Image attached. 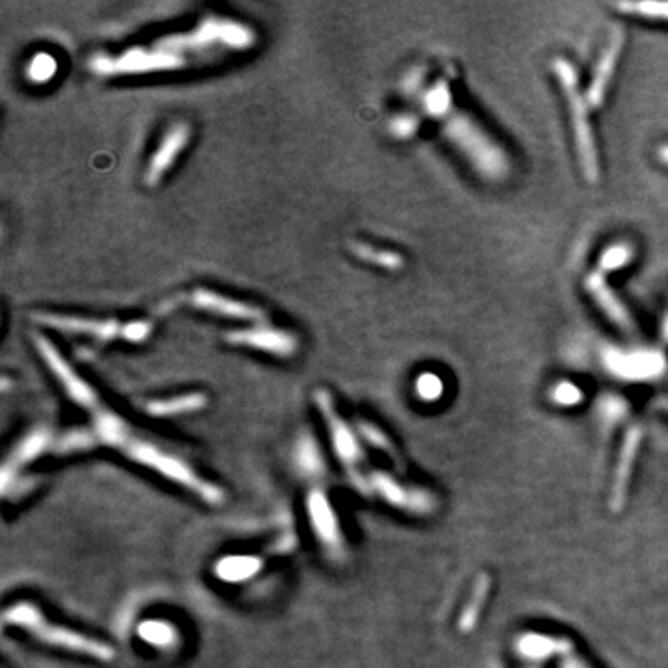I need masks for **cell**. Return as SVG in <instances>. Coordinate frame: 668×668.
Returning <instances> with one entry per match:
<instances>
[{
    "instance_id": "1",
    "label": "cell",
    "mask_w": 668,
    "mask_h": 668,
    "mask_svg": "<svg viewBox=\"0 0 668 668\" xmlns=\"http://www.w3.org/2000/svg\"><path fill=\"white\" fill-rule=\"evenodd\" d=\"M2 622L6 626H17L32 633L41 643L56 646L69 652H77L82 656L110 663L116 659V650L110 644L101 643L93 637L82 635L78 631L69 630L64 626H52L47 618L41 615L38 607L30 602H19L4 611Z\"/></svg>"
},
{
    "instance_id": "2",
    "label": "cell",
    "mask_w": 668,
    "mask_h": 668,
    "mask_svg": "<svg viewBox=\"0 0 668 668\" xmlns=\"http://www.w3.org/2000/svg\"><path fill=\"white\" fill-rule=\"evenodd\" d=\"M552 67L553 75L557 78L563 95L568 101L581 171L587 180L594 184L600 179V158H598V149H596L594 134H592L591 123H589V104L585 101V93L579 90L578 71L563 56H557L553 60Z\"/></svg>"
},
{
    "instance_id": "3",
    "label": "cell",
    "mask_w": 668,
    "mask_h": 668,
    "mask_svg": "<svg viewBox=\"0 0 668 668\" xmlns=\"http://www.w3.org/2000/svg\"><path fill=\"white\" fill-rule=\"evenodd\" d=\"M121 451L129 457L132 463L142 464L145 468L155 470L156 474H160L169 481L177 483L180 487L190 490L206 503H210L214 507L225 503V490L219 489L218 485L197 476L184 461L169 455L166 451L158 450L155 444H151V442L132 437Z\"/></svg>"
},
{
    "instance_id": "4",
    "label": "cell",
    "mask_w": 668,
    "mask_h": 668,
    "mask_svg": "<svg viewBox=\"0 0 668 668\" xmlns=\"http://www.w3.org/2000/svg\"><path fill=\"white\" fill-rule=\"evenodd\" d=\"M257 36L249 26L236 23L231 19H219V17H206L197 28H193L188 34L179 36H167L156 43L158 49L177 52L205 51L210 47H227L232 51H247L255 45Z\"/></svg>"
},
{
    "instance_id": "5",
    "label": "cell",
    "mask_w": 668,
    "mask_h": 668,
    "mask_svg": "<svg viewBox=\"0 0 668 668\" xmlns=\"http://www.w3.org/2000/svg\"><path fill=\"white\" fill-rule=\"evenodd\" d=\"M444 134L474 162V166L485 177H503L507 173V156L470 117L451 114L448 119H444Z\"/></svg>"
},
{
    "instance_id": "6",
    "label": "cell",
    "mask_w": 668,
    "mask_h": 668,
    "mask_svg": "<svg viewBox=\"0 0 668 668\" xmlns=\"http://www.w3.org/2000/svg\"><path fill=\"white\" fill-rule=\"evenodd\" d=\"M314 401L316 407L322 414L323 422L329 429V438L333 444V451L338 457V461L344 464L349 472V477L355 485V489L362 494H372L370 479L362 476L359 472V464L364 461V451L360 446V440L355 431L342 420V416L336 412L333 396L327 390H316L314 392Z\"/></svg>"
},
{
    "instance_id": "7",
    "label": "cell",
    "mask_w": 668,
    "mask_h": 668,
    "mask_svg": "<svg viewBox=\"0 0 668 668\" xmlns=\"http://www.w3.org/2000/svg\"><path fill=\"white\" fill-rule=\"evenodd\" d=\"M186 60L182 54L166 51V49H129L119 56L97 54L91 58V71L99 77H130V75H147L160 71L182 69Z\"/></svg>"
},
{
    "instance_id": "8",
    "label": "cell",
    "mask_w": 668,
    "mask_h": 668,
    "mask_svg": "<svg viewBox=\"0 0 668 668\" xmlns=\"http://www.w3.org/2000/svg\"><path fill=\"white\" fill-rule=\"evenodd\" d=\"M607 372L622 381H654L667 370L665 355L657 349H617L604 351Z\"/></svg>"
},
{
    "instance_id": "9",
    "label": "cell",
    "mask_w": 668,
    "mask_h": 668,
    "mask_svg": "<svg viewBox=\"0 0 668 668\" xmlns=\"http://www.w3.org/2000/svg\"><path fill=\"white\" fill-rule=\"evenodd\" d=\"M34 344L38 349L39 357L51 368L54 377L64 386L67 396L80 407H84L88 411H97L99 409L97 392L69 366V362L64 359V355L41 334H34Z\"/></svg>"
},
{
    "instance_id": "10",
    "label": "cell",
    "mask_w": 668,
    "mask_h": 668,
    "mask_svg": "<svg viewBox=\"0 0 668 668\" xmlns=\"http://www.w3.org/2000/svg\"><path fill=\"white\" fill-rule=\"evenodd\" d=\"M225 340L232 346L251 347L275 355L279 359H290L299 349V340L294 334L264 323L229 331L225 334Z\"/></svg>"
},
{
    "instance_id": "11",
    "label": "cell",
    "mask_w": 668,
    "mask_h": 668,
    "mask_svg": "<svg viewBox=\"0 0 668 668\" xmlns=\"http://www.w3.org/2000/svg\"><path fill=\"white\" fill-rule=\"evenodd\" d=\"M368 479L373 492H377L392 507H398L412 514H429L435 511L437 501L433 498V494L425 490L409 489L385 472H373Z\"/></svg>"
},
{
    "instance_id": "12",
    "label": "cell",
    "mask_w": 668,
    "mask_h": 668,
    "mask_svg": "<svg viewBox=\"0 0 668 668\" xmlns=\"http://www.w3.org/2000/svg\"><path fill=\"white\" fill-rule=\"evenodd\" d=\"M307 514H309L310 527L314 529V535L322 542L325 548L331 552H342L344 548V533L338 522V516L334 513L333 505L322 490H310L307 496Z\"/></svg>"
},
{
    "instance_id": "13",
    "label": "cell",
    "mask_w": 668,
    "mask_h": 668,
    "mask_svg": "<svg viewBox=\"0 0 668 668\" xmlns=\"http://www.w3.org/2000/svg\"><path fill=\"white\" fill-rule=\"evenodd\" d=\"M188 142H190V127L186 123H177L167 130L147 164V171H145L147 186L153 188L164 179V175L175 166V160L182 155Z\"/></svg>"
},
{
    "instance_id": "14",
    "label": "cell",
    "mask_w": 668,
    "mask_h": 668,
    "mask_svg": "<svg viewBox=\"0 0 668 668\" xmlns=\"http://www.w3.org/2000/svg\"><path fill=\"white\" fill-rule=\"evenodd\" d=\"M36 322L47 325L56 331H64L71 334H90L99 342H110L117 336H123V325L125 323L117 320H93V318H80V316H64V314H36Z\"/></svg>"
},
{
    "instance_id": "15",
    "label": "cell",
    "mask_w": 668,
    "mask_h": 668,
    "mask_svg": "<svg viewBox=\"0 0 668 668\" xmlns=\"http://www.w3.org/2000/svg\"><path fill=\"white\" fill-rule=\"evenodd\" d=\"M190 303L195 309L218 314L221 318L242 320V322H264V312L257 307L244 303V301H236L229 296H221L218 292H212L206 288L195 290L190 296Z\"/></svg>"
},
{
    "instance_id": "16",
    "label": "cell",
    "mask_w": 668,
    "mask_h": 668,
    "mask_svg": "<svg viewBox=\"0 0 668 668\" xmlns=\"http://www.w3.org/2000/svg\"><path fill=\"white\" fill-rule=\"evenodd\" d=\"M624 49V34L622 32H613V36L609 39L607 47H605L598 64H596V69L592 73L591 84L589 88L585 91V101L589 104V108L596 110L600 108L605 101V95H607V88L613 80V75H615V69H617L618 58H620V52Z\"/></svg>"
},
{
    "instance_id": "17",
    "label": "cell",
    "mask_w": 668,
    "mask_h": 668,
    "mask_svg": "<svg viewBox=\"0 0 668 668\" xmlns=\"http://www.w3.org/2000/svg\"><path fill=\"white\" fill-rule=\"evenodd\" d=\"M585 290L589 292V296L596 301V305L602 309L605 316L620 327L622 331L630 333L633 329V318H631L630 310L620 301L617 292L605 283L604 275L600 271H592L585 279Z\"/></svg>"
},
{
    "instance_id": "18",
    "label": "cell",
    "mask_w": 668,
    "mask_h": 668,
    "mask_svg": "<svg viewBox=\"0 0 668 668\" xmlns=\"http://www.w3.org/2000/svg\"><path fill=\"white\" fill-rule=\"evenodd\" d=\"M514 650L520 657L527 661H546L552 657L574 656V643L566 637H552L546 633H535L529 631L516 639Z\"/></svg>"
},
{
    "instance_id": "19",
    "label": "cell",
    "mask_w": 668,
    "mask_h": 668,
    "mask_svg": "<svg viewBox=\"0 0 668 668\" xmlns=\"http://www.w3.org/2000/svg\"><path fill=\"white\" fill-rule=\"evenodd\" d=\"M641 440H643V429L639 425H633L628 435L624 438L622 444V451H620V461L617 466V477H615V485H613V496H611V505L615 511H620L626 503V494H628V485H630L631 470H633V463L635 457L641 448Z\"/></svg>"
},
{
    "instance_id": "20",
    "label": "cell",
    "mask_w": 668,
    "mask_h": 668,
    "mask_svg": "<svg viewBox=\"0 0 668 668\" xmlns=\"http://www.w3.org/2000/svg\"><path fill=\"white\" fill-rule=\"evenodd\" d=\"M49 444H51V433L47 429H36L28 433L15 446V450L12 451V455L8 457V461L2 468V492L10 489V481L17 474V470L30 461H34L38 455L49 448Z\"/></svg>"
},
{
    "instance_id": "21",
    "label": "cell",
    "mask_w": 668,
    "mask_h": 668,
    "mask_svg": "<svg viewBox=\"0 0 668 668\" xmlns=\"http://www.w3.org/2000/svg\"><path fill=\"white\" fill-rule=\"evenodd\" d=\"M206 403L208 399L205 394L190 392V394H180L173 398L153 399L145 405V411L149 412L153 418H175V416L203 411Z\"/></svg>"
},
{
    "instance_id": "22",
    "label": "cell",
    "mask_w": 668,
    "mask_h": 668,
    "mask_svg": "<svg viewBox=\"0 0 668 668\" xmlns=\"http://www.w3.org/2000/svg\"><path fill=\"white\" fill-rule=\"evenodd\" d=\"M262 570V559L255 555H229L219 559L214 572L221 581L227 583H244L247 579L255 578Z\"/></svg>"
},
{
    "instance_id": "23",
    "label": "cell",
    "mask_w": 668,
    "mask_h": 668,
    "mask_svg": "<svg viewBox=\"0 0 668 668\" xmlns=\"http://www.w3.org/2000/svg\"><path fill=\"white\" fill-rule=\"evenodd\" d=\"M93 431L99 438V442H103L110 448H117V450H123L125 444L132 438L129 425L125 424L117 414L106 411V409L104 411L99 409L95 412Z\"/></svg>"
},
{
    "instance_id": "24",
    "label": "cell",
    "mask_w": 668,
    "mask_h": 668,
    "mask_svg": "<svg viewBox=\"0 0 668 668\" xmlns=\"http://www.w3.org/2000/svg\"><path fill=\"white\" fill-rule=\"evenodd\" d=\"M490 587H492V579L487 574H481L474 583V591L468 600V604L464 607L463 615L459 618V630L463 633H470L477 626V620L481 617L483 605L487 602Z\"/></svg>"
},
{
    "instance_id": "25",
    "label": "cell",
    "mask_w": 668,
    "mask_h": 668,
    "mask_svg": "<svg viewBox=\"0 0 668 668\" xmlns=\"http://www.w3.org/2000/svg\"><path fill=\"white\" fill-rule=\"evenodd\" d=\"M425 114L435 119H448L453 114V93L450 82L440 78L429 90L425 91L422 99Z\"/></svg>"
},
{
    "instance_id": "26",
    "label": "cell",
    "mask_w": 668,
    "mask_h": 668,
    "mask_svg": "<svg viewBox=\"0 0 668 668\" xmlns=\"http://www.w3.org/2000/svg\"><path fill=\"white\" fill-rule=\"evenodd\" d=\"M351 251L355 257L360 258L362 262H368L373 266H379L383 270L399 271L403 270L405 266V258L401 257L396 251H388V249H377L372 245L353 244Z\"/></svg>"
},
{
    "instance_id": "27",
    "label": "cell",
    "mask_w": 668,
    "mask_h": 668,
    "mask_svg": "<svg viewBox=\"0 0 668 668\" xmlns=\"http://www.w3.org/2000/svg\"><path fill=\"white\" fill-rule=\"evenodd\" d=\"M635 257V249L628 242H617V244L605 247L604 253L598 258V271L604 273H613L620 271L630 264Z\"/></svg>"
},
{
    "instance_id": "28",
    "label": "cell",
    "mask_w": 668,
    "mask_h": 668,
    "mask_svg": "<svg viewBox=\"0 0 668 668\" xmlns=\"http://www.w3.org/2000/svg\"><path fill=\"white\" fill-rule=\"evenodd\" d=\"M138 633L145 643L153 644L158 648H167L177 643V635H179L169 622H162V620L143 622Z\"/></svg>"
},
{
    "instance_id": "29",
    "label": "cell",
    "mask_w": 668,
    "mask_h": 668,
    "mask_svg": "<svg viewBox=\"0 0 668 668\" xmlns=\"http://www.w3.org/2000/svg\"><path fill=\"white\" fill-rule=\"evenodd\" d=\"M56 71H58L56 58L49 52H38L26 65L25 75L32 84H47L54 78Z\"/></svg>"
},
{
    "instance_id": "30",
    "label": "cell",
    "mask_w": 668,
    "mask_h": 668,
    "mask_svg": "<svg viewBox=\"0 0 668 668\" xmlns=\"http://www.w3.org/2000/svg\"><path fill=\"white\" fill-rule=\"evenodd\" d=\"M615 8L618 12L628 13L633 17L668 21V2H618Z\"/></svg>"
},
{
    "instance_id": "31",
    "label": "cell",
    "mask_w": 668,
    "mask_h": 668,
    "mask_svg": "<svg viewBox=\"0 0 668 668\" xmlns=\"http://www.w3.org/2000/svg\"><path fill=\"white\" fill-rule=\"evenodd\" d=\"M99 442V438L95 435V431H86V429H77L67 433L60 442H58V453H71V451L90 450L95 448V444Z\"/></svg>"
},
{
    "instance_id": "32",
    "label": "cell",
    "mask_w": 668,
    "mask_h": 668,
    "mask_svg": "<svg viewBox=\"0 0 668 668\" xmlns=\"http://www.w3.org/2000/svg\"><path fill=\"white\" fill-rule=\"evenodd\" d=\"M585 394L576 383L572 381H559L552 388V401L559 407H578L583 403Z\"/></svg>"
},
{
    "instance_id": "33",
    "label": "cell",
    "mask_w": 668,
    "mask_h": 668,
    "mask_svg": "<svg viewBox=\"0 0 668 668\" xmlns=\"http://www.w3.org/2000/svg\"><path fill=\"white\" fill-rule=\"evenodd\" d=\"M414 390H416L418 398L422 399V401L433 403V401L442 398L444 383H442V379L438 377L437 373H422L416 379Z\"/></svg>"
},
{
    "instance_id": "34",
    "label": "cell",
    "mask_w": 668,
    "mask_h": 668,
    "mask_svg": "<svg viewBox=\"0 0 668 668\" xmlns=\"http://www.w3.org/2000/svg\"><path fill=\"white\" fill-rule=\"evenodd\" d=\"M422 127L420 117L414 114H398L390 119L388 130L396 140H411Z\"/></svg>"
},
{
    "instance_id": "35",
    "label": "cell",
    "mask_w": 668,
    "mask_h": 668,
    "mask_svg": "<svg viewBox=\"0 0 668 668\" xmlns=\"http://www.w3.org/2000/svg\"><path fill=\"white\" fill-rule=\"evenodd\" d=\"M297 459H299V464L305 466L307 470H316V468H322V455H320V450H318V444L314 438L305 437L299 446H297Z\"/></svg>"
},
{
    "instance_id": "36",
    "label": "cell",
    "mask_w": 668,
    "mask_h": 668,
    "mask_svg": "<svg viewBox=\"0 0 668 668\" xmlns=\"http://www.w3.org/2000/svg\"><path fill=\"white\" fill-rule=\"evenodd\" d=\"M359 431L360 435L366 438V440L372 444L373 448L385 451L388 455L396 457V451L392 448V442L388 440V437H386L385 433H383L379 427H375L373 424H368V422H360Z\"/></svg>"
},
{
    "instance_id": "37",
    "label": "cell",
    "mask_w": 668,
    "mask_h": 668,
    "mask_svg": "<svg viewBox=\"0 0 668 668\" xmlns=\"http://www.w3.org/2000/svg\"><path fill=\"white\" fill-rule=\"evenodd\" d=\"M600 411H602L604 420H607L609 424H613V422H618V420L626 418L628 403H626V399L618 398V396H609V398L602 399Z\"/></svg>"
},
{
    "instance_id": "38",
    "label": "cell",
    "mask_w": 668,
    "mask_h": 668,
    "mask_svg": "<svg viewBox=\"0 0 668 668\" xmlns=\"http://www.w3.org/2000/svg\"><path fill=\"white\" fill-rule=\"evenodd\" d=\"M153 333V323L136 320V322H127L123 325V336L130 344H142Z\"/></svg>"
},
{
    "instance_id": "39",
    "label": "cell",
    "mask_w": 668,
    "mask_h": 668,
    "mask_svg": "<svg viewBox=\"0 0 668 668\" xmlns=\"http://www.w3.org/2000/svg\"><path fill=\"white\" fill-rule=\"evenodd\" d=\"M422 78H424V75L418 71H412L411 75L409 77L405 78V82H403V88H405V91L407 93H414V88H418L420 86V82H422Z\"/></svg>"
},
{
    "instance_id": "40",
    "label": "cell",
    "mask_w": 668,
    "mask_h": 668,
    "mask_svg": "<svg viewBox=\"0 0 668 668\" xmlns=\"http://www.w3.org/2000/svg\"><path fill=\"white\" fill-rule=\"evenodd\" d=\"M561 668H591L583 659L576 656L566 657L565 661L561 663Z\"/></svg>"
},
{
    "instance_id": "41",
    "label": "cell",
    "mask_w": 668,
    "mask_h": 668,
    "mask_svg": "<svg viewBox=\"0 0 668 668\" xmlns=\"http://www.w3.org/2000/svg\"><path fill=\"white\" fill-rule=\"evenodd\" d=\"M657 158H659L665 166H668V143H663V145L657 149Z\"/></svg>"
},
{
    "instance_id": "42",
    "label": "cell",
    "mask_w": 668,
    "mask_h": 668,
    "mask_svg": "<svg viewBox=\"0 0 668 668\" xmlns=\"http://www.w3.org/2000/svg\"><path fill=\"white\" fill-rule=\"evenodd\" d=\"M661 338H663V342L668 346V312L665 320H663V325H661Z\"/></svg>"
},
{
    "instance_id": "43",
    "label": "cell",
    "mask_w": 668,
    "mask_h": 668,
    "mask_svg": "<svg viewBox=\"0 0 668 668\" xmlns=\"http://www.w3.org/2000/svg\"><path fill=\"white\" fill-rule=\"evenodd\" d=\"M529 668H539V667H529Z\"/></svg>"
}]
</instances>
